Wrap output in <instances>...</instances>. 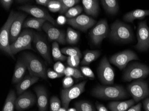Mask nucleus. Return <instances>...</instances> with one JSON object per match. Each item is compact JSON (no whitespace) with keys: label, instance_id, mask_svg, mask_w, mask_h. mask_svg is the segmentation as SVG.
<instances>
[{"label":"nucleus","instance_id":"1","mask_svg":"<svg viewBox=\"0 0 149 111\" xmlns=\"http://www.w3.org/2000/svg\"><path fill=\"white\" fill-rule=\"evenodd\" d=\"M92 95L104 100H120L129 97L127 92L120 85L97 86L92 90Z\"/></svg>","mask_w":149,"mask_h":111},{"label":"nucleus","instance_id":"2","mask_svg":"<svg viewBox=\"0 0 149 111\" xmlns=\"http://www.w3.org/2000/svg\"><path fill=\"white\" fill-rule=\"evenodd\" d=\"M110 37L120 42H130L133 41L134 34L130 26L117 20L111 26Z\"/></svg>","mask_w":149,"mask_h":111},{"label":"nucleus","instance_id":"3","mask_svg":"<svg viewBox=\"0 0 149 111\" xmlns=\"http://www.w3.org/2000/svg\"><path fill=\"white\" fill-rule=\"evenodd\" d=\"M22 59L26 63L30 75L47 80L45 65L36 57L29 52H25L23 53Z\"/></svg>","mask_w":149,"mask_h":111},{"label":"nucleus","instance_id":"4","mask_svg":"<svg viewBox=\"0 0 149 111\" xmlns=\"http://www.w3.org/2000/svg\"><path fill=\"white\" fill-rule=\"evenodd\" d=\"M17 12L11 11L10 12L9 17L1 29L0 32V48L2 51L7 53L15 59L14 55L10 49V37L11 26L15 20Z\"/></svg>","mask_w":149,"mask_h":111},{"label":"nucleus","instance_id":"5","mask_svg":"<svg viewBox=\"0 0 149 111\" xmlns=\"http://www.w3.org/2000/svg\"><path fill=\"white\" fill-rule=\"evenodd\" d=\"M149 75V66L139 62H133L125 68L123 78L125 81L130 82L144 79Z\"/></svg>","mask_w":149,"mask_h":111},{"label":"nucleus","instance_id":"6","mask_svg":"<svg viewBox=\"0 0 149 111\" xmlns=\"http://www.w3.org/2000/svg\"><path fill=\"white\" fill-rule=\"evenodd\" d=\"M34 37V32L30 29L24 30L20 33L15 42L10 44V49L13 55L26 50H33L31 43Z\"/></svg>","mask_w":149,"mask_h":111},{"label":"nucleus","instance_id":"7","mask_svg":"<svg viewBox=\"0 0 149 111\" xmlns=\"http://www.w3.org/2000/svg\"><path fill=\"white\" fill-rule=\"evenodd\" d=\"M127 91L135 102H138L149 96V85L143 79L135 80L128 85Z\"/></svg>","mask_w":149,"mask_h":111},{"label":"nucleus","instance_id":"8","mask_svg":"<svg viewBox=\"0 0 149 111\" xmlns=\"http://www.w3.org/2000/svg\"><path fill=\"white\" fill-rule=\"evenodd\" d=\"M87 81H84L70 88L63 89L61 92V98L63 108L68 109L70 102L76 99L85 91Z\"/></svg>","mask_w":149,"mask_h":111},{"label":"nucleus","instance_id":"9","mask_svg":"<svg viewBox=\"0 0 149 111\" xmlns=\"http://www.w3.org/2000/svg\"><path fill=\"white\" fill-rule=\"evenodd\" d=\"M97 74L102 84L112 85L114 81L115 74L113 69L107 57H104L100 61L98 68Z\"/></svg>","mask_w":149,"mask_h":111},{"label":"nucleus","instance_id":"10","mask_svg":"<svg viewBox=\"0 0 149 111\" xmlns=\"http://www.w3.org/2000/svg\"><path fill=\"white\" fill-rule=\"evenodd\" d=\"M138 60L139 57L136 53L130 50H126L113 55L109 58V61L110 63L121 70L125 68L130 62Z\"/></svg>","mask_w":149,"mask_h":111},{"label":"nucleus","instance_id":"11","mask_svg":"<svg viewBox=\"0 0 149 111\" xmlns=\"http://www.w3.org/2000/svg\"><path fill=\"white\" fill-rule=\"evenodd\" d=\"M138 43L134 47L140 51H146L149 49V28L146 21L138 24L137 33Z\"/></svg>","mask_w":149,"mask_h":111},{"label":"nucleus","instance_id":"12","mask_svg":"<svg viewBox=\"0 0 149 111\" xmlns=\"http://www.w3.org/2000/svg\"><path fill=\"white\" fill-rule=\"evenodd\" d=\"M109 32L108 22L105 19L100 20L89 32L92 42L98 45L106 37Z\"/></svg>","mask_w":149,"mask_h":111},{"label":"nucleus","instance_id":"13","mask_svg":"<svg viewBox=\"0 0 149 111\" xmlns=\"http://www.w3.org/2000/svg\"><path fill=\"white\" fill-rule=\"evenodd\" d=\"M67 23L76 29L86 32L94 26L96 21L89 16L82 14L74 18L67 19Z\"/></svg>","mask_w":149,"mask_h":111},{"label":"nucleus","instance_id":"14","mask_svg":"<svg viewBox=\"0 0 149 111\" xmlns=\"http://www.w3.org/2000/svg\"><path fill=\"white\" fill-rule=\"evenodd\" d=\"M42 29L47 34L50 41L58 42L62 45H64L67 42L66 36L64 32L56 28L49 21L45 22L42 26Z\"/></svg>","mask_w":149,"mask_h":111},{"label":"nucleus","instance_id":"15","mask_svg":"<svg viewBox=\"0 0 149 111\" xmlns=\"http://www.w3.org/2000/svg\"><path fill=\"white\" fill-rule=\"evenodd\" d=\"M18 9L22 11L29 13L35 18L45 19L53 25H56L57 23L55 19L50 15V14L47 11L39 7L31 5H25L19 7Z\"/></svg>","mask_w":149,"mask_h":111},{"label":"nucleus","instance_id":"16","mask_svg":"<svg viewBox=\"0 0 149 111\" xmlns=\"http://www.w3.org/2000/svg\"><path fill=\"white\" fill-rule=\"evenodd\" d=\"M36 102V97L30 91H26L17 98L15 108L18 111L26 110L33 106Z\"/></svg>","mask_w":149,"mask_h":111},{"label":"nucleus","instance_id":"17","mask_svg":"<svg viewBox=\"0 0 149 111\" xmlns=\"http://www.w3.org/2000/svg\"><path fill=\"white\" fill-rule=\"evenodd\" d=\"M33 43L39 54L49 64L52 63L50 48L44 38L36 32H34Z\"/></svg>","mask_w":149,"mask_h":111},{"label":"nucleus","instance_id":"18","mask_svg":"<svg viewBox=\"0 0 149 111\" xmlns=\"http://www.w3.org/2000/svg\"><path fill=\"white\" fill-rule=\"evenodd\" d=\"M26 17V16L24 13L17 12L15 20L11 26L10 37V41L11 43L15 42L21 33L22 28L23 27L24 20Z\"/></svg>","mask_w":149,"mask_h":111},{"label":"nucleus","instance_id":"19","mask_svg":"<svg viewBox=\"0 0 149 111\" xmlns=\"http://www.w3.org/2000/svg\"><path fill=\"white\" fill-rule=\"evenodd\" d=\"M38 98L39 111H47L48 107V96L46 88L42 86H37L34 88Z\"/></svg>","mask_w":149,"mask_h":111},{"label":"nucleus","instance_id":"20","mask_svg":"<svg viewBox=\"0 0 149 111\" xmlns=\"http://www.w3.org/2000/svg\"><path fill=\"white\" fill-rule=\"evenodd\" d=\"M39 78L37 77L29 75L25 77L16 85L17 93L20 95L26 91L31 86L37 82Z\"/></svg>","mask_w":149,"mask_h":111},{"label":"nucleus","instance_id":"21","mask_svg":"<svg viewBox=\"0 0 149 111\" xmlns=\"http://www.w3.org/2000/svg\"><path fill=\"white\" fill-rule=\"evenodd\" d=\"M27 68L26 63L22 58L17 61L15 70L13 72L12 78V83L18 84L24 78V75L26 72Z\"/></svg>","mask_w":149,"mask_h":111},{"label":"nucleus","instance_id":"22","mask_svg":"<svg viewBox=\"0 0 149 111\" xmlns=\"http://www.w3.org/2000/svg\"><path fill=\"white\" fill-rule=\"evenodd\" d=\"M85 13L88 15L96 17L99 12V5L96 0H83L82 1Z\"/></svg>","mask_w":149,"mask_h":111},{"label":"nucleus","instance_id":"23","mask_svg":"<svg viewBox=\"0 0 149 111\" xmlns=\"http://www.w3.org/2000/svg\"><path fill=\"white\" fill-rule=\"evenodd\" d=\"M135 103L134 99L123 101H113L109 103L108 107L111 111H126Z\"/></svg>","mask_w":149,"mask_h":111},{"label":"nucleus","instance_id":"24","mask_svg":"<svg viewBox=\"0 0 149 111\" xmlns=\"http://www.w3.org/2000/svg\"><path fill=\"white\" fill-rule=\"evenodd\" d=\"M149 16V10L137 9L127 12L124 16L123 19L127 22H133L134 20H141Z\"/></svg>","mask_w":149,"mask_h":111},{"label":"nucleus","instance_id":"25","mask_svg":"<svg viewBox=\"0 0 149 111\" xmlns=\"http://www.w3.org/2000/svg\"><path fill=\"white\" fill-rule=\"evenodd\" d=\"M45 19L30 18L27 19L23 23V28H32L38 31L41 30L43 24L47 21Z\"/></svg>","mask_w":149,"mask_h":111},{"label":"nucleus","instance_id":"26","mask_svg":"<svg viewBox=\"0 0 149 111\" xmlns=\"http://www.w3.org/2000/svg\"><path fill=\"white\" fill-rule=\"evenodd\" d=\"M100 55L99 50H86L84 52V57L81 62V65H88L97 60Z\"/></svg>","mask_w":149,"mask_h":111},{"label":"nucleus","instance_id":"27","mask_svg":"<svg viewBox=\"0 0 149 111\" xmlns=\"http://www.w3.org/2000/svg\"><path fill=\"white\" fill-rule=\"evenodd\" d=\"M101 4L104 10L110 14H115L118 11V2L116 0H102Z\"/></svg>","mask_w":149,"mask_h":111},{"label":"nucleus","instance_id":"28","mask_svg":"<svg viewBox=\"0 0 149 111\" xmlns=\"http://www.w3.org/2000/svg\"><path fill=\"white\" fill-rule=\"evenodd\" d=\"M16 99L15 91L11 90L7 97L2 111H14Z\"/></svg>","mask_w":149,"mask_h":111},{"label":"nucleus","instance_id":"29","mask_svg":"<svg viewBox=\"0 0 149 111\" xmlns=\"http://www.w3.org/2000/svg\"><path fill=\"white\" fill-rule=\"evenodd\" d=\"M79 39V34L71 27H68L66 34V42L70 45H76Z\"/></svg>","mask_w":149,"mask_h":111},{"label":"nucleus","instance_id":"30","mask_svg":"<svg viewBox=\"0 0 149 111\" xmlns=\"http://www.w3.org/2000/svg\"><path fill=\"white\" fill-rule=\"evenodd\" d=\"M52 55L55 61H64L68 58L62 53L61 50L59 49L58 43L57 42H54L52 45Z\"/></svg>","mask_w":149,"mask_h":111},{"label":"nucleus","instance_id":"31","mask_svg":"<svg viewBox=\"0 0 149 111\" xmlns=\"http://www.w3.org/2000/svg\"><path fill=\"white\" fill-rule=\"evenodd\" d=\"M74 107L77 111H96L92 103L87 101H80L74 103Z\"/></svg>","mask_w":149,"mask_h":111},{"label":"nucleus","instance_id":"32","mask_svg":"<svg viewBox=\"0 0 149 111\" xmlns=\"http://www.w3.org/2000/svg\"><path fill=\"white\" fill-rule=\"evenodd\" d=\"M61 2V9L59 12L60 14H65L67 11L75 5L79 3L78 0H60Z\"/></svg>","mask_w":149,"mask_h":111},{"label":"nucleus","instance_id":"33","mask_svg":"<svg viewBox=\"0 0 149 111\" xmlns=\"http://www.w3.org/2000/svg\"><path fill=\"white\" fill-rule=\"evenodd\" d=\"M64 75L68 77H72L76 79H80L84 77L83 74L79 69L69 66L66 68Z\"/></svg>","mask_w":149,"mask_h":111},{"label":"nucleus","instance_id":"34","mask_svg":"<svg viewBox=\"0 0 149 111\" xmlns=\"http://www.w3.org/2000/svg\"><path fill=\"white\" fill-rule=\"evenodd\" d=\"M61 51L63 54L68 55V57L78 56L81 58L82 55L80 52V50L77 47H65L61 49Z\"/></svg>","mask_w":149,"mask_h":111},{"label":"nucleus","instance_id":"35","mask_svg":"<svg viewBox=\"0 0 149 111\" xmlns=\"http://www.w3.org/2000/svg\"><path fill=\"white\" fill-rule=\"evenodd\" d=\"M83 10V8L80 5H77L70 8L65 13V17L68 19L74 18L79 15L80 13L82 12Z\"/></svg>","mask_w":149,"mask_h":111},{"label":"nucleus","instance_id":"36","mask_svg":"<svg viewBox=\"0 0 149 111\" xmlns=\"http://www.w3.org/2000/svg\"><path fill=\"white\" fill-rule=\"evenodd\" d=\"M47 7L52 12H59L61 9V2L60 0H51Z\"/></svg>","mask_w":149,"mask_h":111},{"label":"nucleus","instance_id":"37","mask_svg":"<svg viewBox=\"0 0 149 111\" xmlns=\"http://www.w3.org/2000/svg\"><path fill=\"white\" fill-rule=\"evenodd\" d=\"M51 111H58L61 108V101L56 96L52 97L50 99Z\"/></svg>","mask_w":149,"mask_h":111},{"label":"nucleus","instance_id":"38","mask_svg":"<svg viewBox=\"0 0 149 111\" xmlns=\"http://www.w3.org/2000/svg\"><path fill=\"white\" fill-rule=\"evenodd\" d=\"M80 59L78 56L68 57L67 59V64L71 67H77L80 63Z\"/></svg>","mask_w":149,"mask_h":111},{"label":"nucleus","instance_id":"39","mask_svg":"<svg viewBox=\"0 0 149 111\" xmlns=\"http://www.w3.org/2000/svg\"><path fill=\"white\" fill-rule=\"evenodd\" d=\"M80 70H81V72L83 74V75L85 76L86 77H89V78H94V74L92 69L86 66H83L80 68Z\"/></svg>","mask_w":149,"mask_h":111},{"label":"nucleus","instance_id":"40","mask_svg":"<svg viewBox=\"0 0 149 111\" xmlns=\"http://www.w3.org/2000/svg\"><path fill=\"white\" fill-rule=\"evenodd\" d=\"M54 70L56 72L59 73V74L64 75V71H65L66 68L64 66V65L61 62H57L54 64L53 66Z\"/></svg>","mask_w":149,"mask_h":111},{"label":"nucleus","instance_id":"41","mask_svg":"<svg viewBox=\"0 0 149 111\" xmlns=\"http://www.w3.org/2000/svg\"><path fill=\"white\" fill-rule=\"evenodd\" d=\"M74 84V80L72 77L66 76L63 80V87L64 89L70 88Z\"/></svg>","mask_w":149,"mask_h":111},{"label":"nucleus","instance_id":"42","mask_svg":"<svg viewBox=\"0 0 149 111\" xmlns=\"http://www.w3.org/2000/svg\"><path fill=\"white\" fill-rule=\"evenodd\" d=\"M47 76L50 79H55L56 78L62 77L63 76V74H59L58 72H56L54 70H53L51 68H49L47 71Z\"/></svg>","mask_w":149,"mask_h":111},{"label":"nucleus","instance_id":"43","mask_svg":"<svg viewBox=\"0 0 149 111\" xmlns=\"http://www.w3.org/2000/svg\"><path fill=\"white\" fill-rule=\"evenodd\" d=\"M0 2L3 8L7 10H8L10 8L13 2V0H1Z\"/></svg>","mask_w":149,"mask_h":111},{"label":"nucleus","instance_id":"44","mask_svg":"<svg viewBox=\"0 0 149 111\" xmlns=\"http://www.w3.org/2000/svg\"><path fill=\"white\" fill-rule=\"evenodd\" d=\"M67 19L63 16H59L57 18L56 23L60 25H63L67 23Z\"/></svg>","mask_w":149,"mask_h":111},{"label":"nucleus","instance_id":"45","mask_svg":"<svg viewBox=\"0 0 149 111\" xmlns=\"http://www.w3.org/2000/svg\"><path fill=\"white\" fill-rule=\"evenodd\" d=\"M141 103H139L133 106L126 111H141Z\"/></svg>","mask_w":149,"mask_h":111},{"label":"nucleus","instance_id":"46","mask_svg":"<svg viewBox=\"0 0 149 111\" xmlns=\"http://www.w3.org/2000/svg\"><path fill=\"white\" fill-rule=\"evenodd\" d=\"M96 105L97 111H109L107 108L102 103L97 102Z\"/></svg>","mask_w":149,"mask_h":111},{"label":"nucleus","instance_id":"47","mask_svg":"<svg viewBox=\"0 0 149 111\" xmlns=\"http://www.w3.org/2000/svg\"><path fill=\"white\" fill-rule=\"evenodd\" d=\"M51 0H36V2L38 5L47 6Z\"/></svg>","mask_w":149,"mask_h":111},{"label":"nucleus","instance_id":"48","mask_svg":"<svg viewBox=\"0 0 149 111\" xmlns=\"http://www.w3.org/2000/svg\"><path fill=\"white\" fill-rule=\"evenodd\" d=\"M144 108L146 111H149V98H146L143 102Z\"/></svg>","mask_w":149,"mask_h":111},{"label":"nucleus","instance_id":"49","mask_svg":"<svg viewBox=\"0 0 149 111\" xmlns=\"http://www.w3.org/2000/svg\"><path fill=\"white\" fill-rule=\"evenodd\" d=\"M58 111H67V109H66V108H61L59 110H58Z\"/></svg>","mask_w":149,"mask_h":111},{"label":"nucleus","instance_id":"50","mask_svg":"<svg viewBox=\"0 0 149 111\" xmlns=\"http://www.w3.org/2000/svg\"><path fill=\"white\" fill-rule=\"evenodd\" d=\"M68 111H77L76 108H70L68 109Z\"/></svg>","mask_w":149,"mask_h":111}]
</instances>
